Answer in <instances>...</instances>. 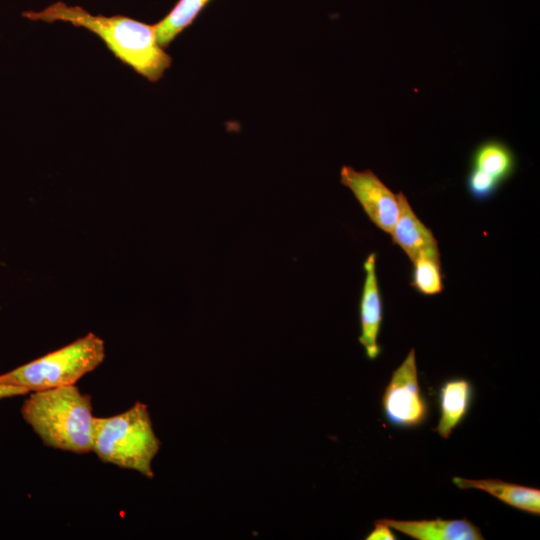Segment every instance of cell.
Wrapping results in <instances>:
<instances>
[{"mask_svg":"<svg viewBox=\"0 0 540 540\" xmlns=\"http://www.w3.org/2000/svg\"><path fill=\"white\" fill-rule=\"evenodd\" d=\"M22 16L32 21L67 22L94 33L118 60L150 82H158L172 63L157 41L155 26L124 15H92L80 6L59 1Z\"/></svg>","mask_w":540,"mask_h":540,"instance_id":"obj_1","label":"cell"},{"mask_svg":"<svg viewBox=\"0 0 540 540\" xmlns=\"http://www.w3.org/2000/svg\"><path fill=\"white\" fill-rule=\"evenodd\" d=\"M90 395L76 385L30 392L23 419L42 442L73 453L91 452L94 418Z\"/></svg>","mask_w":540,"mask_h":540,"instance_id":"obj_2","label":"cell"},{"mask_svg":"<svg viewBox=\"0 0 540 540\" xmlns=\"http://www.w3.org/2000/svg\"><path fill=\"white\" fill-rule=\"evenodd\" d=\"M160 445L148 407L140 401L122 413L94 418L91 452L102 462L151 479L152 460Z\"/></svg>","mask_w":540,"mask_h":540,"instance_id":"obj_3","label":"cell"},{"mask_svg":"<svg viewBox=\"0 0 540 540\" xmlns=\"http://www.w3.org/2000/svg\"><path fill=\"white\" fill-rule=\"evenodd\" d=\"M105 358V343L94 333L0 375V381L30 392L75 385Z\"/></svg>","mask_w":540,"mask_h":540,"instance_id":"obj_4","label":"cell"},{"mask_svg":"<svg viewBox=\"0 0 540 540\" xmlns=\"http://www.w3.org/2000/svg\"><path fill=\"white\" fill-rule=\"evenodd\" d=\"M381 406L386 421L397 428H416L427 420L429 408L419 384L414 349L392 372Z\"/></svg>","mask_w":540,"mask_h":540,"instance_id":"obj_5","label":"cell"},{"mask_svg":"<svg viewBox=\"0 0 540 540\" xmlns=\"http://www.w3.org/2000/svg\"><path fill=\"white\" fill-rule=\"evenodd\" d=\"M341 183L349 188L369 219L381 230L390 233L399 213L397 194H394L370 169L357 171L343 166Z\"/></svg>","mask_w":540,"mask_h":540,"instance_id":"obj_6","label":"cell"},{"mask_svg":"<svg viewBox=\"0 0 540 540\" xmlns=\"http://www.w3.org/2000/svg\"><path fill=\"white\" fill-rule=\"evenodd\" d=\"M376 253H371L364 261L365 278L359 303L361 333L359 342L364 347L366 357L376 359L381 348L378 336L383 320V303L376 272Z\"/></svg>","mask_w":540,"mask_h":540,"instance_id":"obj_7","label":"cell"},{"mask_svg":"<svg viewBox=\"0 0 540 540\" xmlns=\"http://www.w3.org/2000/svg\"><path fill=\"white\" fill-rule=\"evenodd\" d=\"M391 528L416 540H483L480 528L463 519H382Z\"/></svg>","mask_w":540,"mask_h":540,"instance_id":"obj_8","label":"cell"},{"mask_svg":"<svg viewBox=\"0 0 540 540\" xmlns=\"http://www.w3.org/2000/svg\"><path fill=\"white\" fill-rule=\"evenodd\" d=\"M459 489H477L495 497L504 504L517 510L532 514H540V490L500 479H467L453 477Z\"/></svg>","mask_w":540,"mask_h":540,"instance_id":"obj_9","label":"cell"},{"mask_svg":"<svg viewBox=\"0 0 540 540\" xmlns=\"http://www.w3.org/2000/svg\"><path fill=\"white\" fill-rule=\"evenodd\" d=\"M399 213L390 232L392 241L409 257L411 262L423 250L438 247L432 231L418 218L403 192L397 193Z\"/></svg>","mask_w":540,"mask_h":540,"instance_id":"obj_10","label":"cell"},{"mask_svg":"<svg viewBox=\"0 0 540 540\" xmlns=\"http://www.w3.org/2000/svg\"><path fill=\"white\" fill-rule=\"evenodd\" d=\"M473 386L465 378H451L442 383L438 392L439 421L436 431L448 439L453 430L466 417L472 400Z\"/></svg>","mask_w":540,"mask_h":540,"instance_id":"obj_11","label":"cell"},{"mask_svg":"<svg viewBox=\"0 0 540 540\" xmlns=\"http://www.w3.org/2000/svg\"><path fill=\"white\" fill-rule=\"evenodd\" d=\"M471 167L492 175L503 184L514 174L517 159L514 151L505 142L489 139L474 149Z\"/></svg>","mask_w":540,"mask_h":540,"instance_id":"obj_12","label":"cell"},{"mask_svg":"<svg viewBox=\"0 0 540 540\" xmlns=\"http://www.w3.org/2000/svg\"><path fill=\"white\" fill-rule=\"evenodd\" d=\"M210 0H178L171 11L154 24L157 41L164 49L197 18Z\"/></svg>","mask_w":540,"mask_h":540,"instance_id":"obj_13","label":"cell"},{"mask_svg":"<svg viewBox=\"0 0 540 540\" xmlns=\"http://www.w3.org/2000/svg\"><path fill=\"white\" fill-rule=\"evenodd\" d=\"M412 263L411 285L418 293L432 296L443 291V275L438 247L421 251Z\"/></svg>","mask_w":540,"mask_h":540,"instance_id":"obj_14","label":"cell"},{"mask_svg":"<svg viewBox=\"0 0 540 540\" xmlns=\"http://www.w3.org/2000/svg\"><path fill=\"white\" fill-rule=\"evenodd\" d=\"M502 183L492 175L471 167L466 178V187L475 200L484 201L496 194Z\"/></svg>","mask_w":540,"mask_h":540,"instance_id":"obj_15","label":"cell"},{"mask_svg":"<svg viewBox=\"0 0 540 540\" xmlns=\"http://www.w3.org/2000/svg\"><path fill=\"white\" fill-rule=\"evenodd\" d=\"M366 540H395L397 537L391 531V527L382 519L374 522L373 530L367 535Z\"/></svg>","mask_w":540,"mask_h":540,"instance_id":"obj_16","label":"cell"},{"mask_svg":"<svg viewBox=\"0 0 540 540\" xmlns=\"http://www.w3.org/2000/svg\"><path fill=\"white\" fill-rule=\"evenodd\" d=\"M27 393L28 391L22 387L10 385L0 381V399L18 395H25Z\"/></svg>","mask_w":540,"mask_h":540,"instance_id":"obj_17","label":"cell"}]
</instances>
